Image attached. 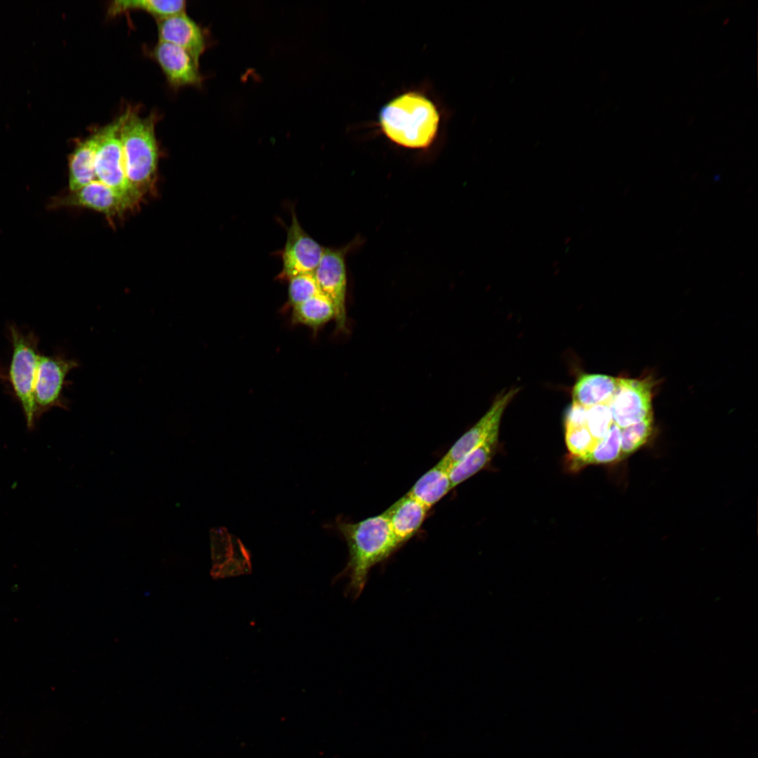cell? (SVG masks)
Masks as SVG:
<instances>
[{
  "label": "cell",
  "instance_id": "obj_1",
  "mask_svg": "<svg viewBox=\"0 0 758 758\" xmlns=\"http://www.w3.org/2000/svg\"><path fill=\"white\" fill-rule=\"evenodd\" d=\"M337 527L349 550L346 573L348 592L358 597L371 568L390 557L399 547L385 513L357 522L338 521Z\"/></svg>",
  "mask_w": 758,
  "mask_h": 758
},
{
  "label": "cell",
  "instance_id": "obj_2",
  "mask_svg": "<svg viewBox=\"0 0 758 758\" xmlns=\"http://www.w3.org/2000/svg\"><path fill=\"white\" fill-rule=\"evenodd\" d=\"M383 133L394 142L409 148H425L434 140L439 114L434 103L417 92L401 94L380 112Z\"/></svg>",
  "mask_w": 758,
  "mask_h": 758
},
{
  "label": "cell",
  "instance_id": "obj_3",
  "mask_svg": "<svg viewBox=\"0 0 758 758\" xmlns=\"http://www.w3.org/2000/svg\"><path fill=\"white\" fill-rule=\"evenodd\" d=\"M120 128V137L128 180L142 198L154 185L158 168L159 151L155 134L157 116L150 113L142 117L128 107Z\"/></svg>",
  "mask_w": 758,
  "mask_h": 758
},
{
  "label": "cell",
  "instance_id": "obj_4",
  "mask_svg": "<svg viewBox=\"0 0 758 758\" xmlns=\"http://www.w3.org/2000/svg\"><path fill=\"white\" fill-rule=\"evenodd\" d=\"M8 328L12 345L8 380L13 394L22 406L27 427L33 429L36 421L34 385L41 354L38 349L39 338L34 332H24L13 324L8 325Z\"/></svg>",
  "mask_w": 758,
  "mask_h": 758
},
{
  "label": "cell",
  "instance_id": "obj_5",
  "mask_svg": "<svg viewBox=\"0 0 758 758\" xmlns=\"http://www.w3.org/2000/svg\"><path fill=\"white\" fill-rule=\"evenodd\" d=\"M123 112L117 119L98 128L95 173L98 180L112 187L135 206L142 197L133 189L126 175L120 128Z\"/></svg>",
  "mask_w": 758,
  "mask_h": 758
},
{
  "label": "cell",
  "instance_id": "obj_6",
  "mask_svg": "<svg viewBox=\"0 0 758 758\" xmlns=\"http://www.w3.org/2000/svg\"><path fill=\"white\" fill-rule=\"evenodd\" d=\"M79 366L77 361L63 354L39 355L34 385L36 420L53 407L68 409V400L63 395L69 383L66 378Z\"/></svg>",
  "mask_w": 758,
  "mask_h": 758
},
{
  "label": "cell",
  "instance_id": "obj_7",
  "mask_svg": "<svg viewBox=\"0 0 758 758\" xmlns=\"http://www.w3.org/2000/svg\"><path fill=\"white\" fill-rule=\"evenodd\" d=\"M135 205L112 187L95 180L83 187L52 197L47 208H82L104 215L108 219L124 215Z\"/></svg>",
  "mask_w": 758,
  "mask_h": 758
},
{
  "label": "cell",
  "instance_id": "obj_8",
  "mask_svg": "<svg viewBox=\"0 0 758 758\" xmlns=\"http://www.w3.org/2000/svg\"><path fill=\"white\" fill-rule=\"evenodd\" d=\"M324 248L302 227L291 209V223L286 228V239L281 253L282 267L277 279H288L305 273H313L322 256Z\"/></svg>",
  "mask_w": 758,
  "mask_h": 758
},
{
  "label": "cell",
  "instance_id": "obj_9",
  "mask_svg": "<svg viewBox=\"0 0 758 758\" xmlns=\"http://www.w3.org/2000/svg\"><path fill=\"white\" fill-rule=\"evenodd\" d=\"M320 291L331 301L335 312L334 321L338 331L347 328V273L344 252L325 248L313 272Z\"/></svg>",
  "mask_w": 758,
  "mask_h": 758
},
{
  "label": "cell",
  "instance_id": "obj_10",
  "mask_svg": "<svg viewBox=\"0 0 758 758\" xmlns=\"http://www.w3.org/2000/svg\"><path fill=\"white\" fill-rule=\"evenodd\" d=\"M651 389L650 381L618 378L608 404L613 423L624 428L651 417Z\"/></svg>",
  "mask_w": 758,
  "mask_h": 758
},
{
  "label": "cell",
  "instance_id": "obj_11",
  "mask_svg": "<svg viewBox=\"0 0 758 758\" xmlns=\"http://www.w3.org/2000/svg\"><path fill=\"white\" fill-rule=\"evenodd\" d=\"M517 392L518 389L514 388L498 394L488 411L453 444L441 460L450 468L489 437L499 434L503 413Z\"/></svg>",
  "mask_w": 758,
  "mask_h": 758
},
{
  "label": "cell",
  "instance_id": "obj_12",
  "mask_svg": "<svg viewBox=\"0 0 758 758\" xmlns=\"http://www.w3.org/2000/svg\"><path fill=\"white\" fill-rule=\"evenodd\" d=\"M151 55L173 88L201 84L199 63L182 48L159 41L152 50Z\"/></svg>",
  "mask_w": 758,
  "mask_h": 758
},
{
  "label": "cell",
  "instance_id": "obj_13",
  "mask_svg": "<svg viewBox=\"0 0 758 758\" xmlns=\"http://www.w3.org/2000/svg\"><path fill=\"white\" fill-rule=\"evenodd\" d=\"M157 32L159 41L182 48L199 63L206 39L200 26L185 12L157 20Z\"/></svg>",
  "mask_w": 758,
  "mask_h": 758
},
{
  "label": "cell",
  "instance_id": "obj_14",
  "mask_svg": "<svg viewBox=\"0 0 758 758\" xmlns=\"http://www.w3.org/2000/svg\"><path fill=\"white\" fill-rule=\"evenodd\" d=\"M428 510L406 493L384 512L399 546L410 540L418 532L426 518Z\"/></svg>",
  "mask_w": 758,
  "mask_h": 758
},
{
  "label": "cell",
  "instance_id": "obj_15",
  "mask_svg": "<svg viewBox=\"0 0 758 758\" xmlns=\"http://www.w3.org/2000/svg\"><path fill=\"white\" fill-rule=\"evenodd\" d=\"M98 142V129L80 140L68 158L69 192L77 190L98 180L95 155Z\"/></svg>",
  "mask_w": 758,
  "mask_h": 758
},
{
  "label": "cell",
  "instance_id": "obj_16",
  "mask_svg": "<svg viewBox=\"0 0 758 758\" xmlns=\"http://www.w3.org/2000/svg\"><path fill=\"white\" fill-rule=\"evenodd\" d=\"M452 488L449 466L440 460L417 480L407 493L430 510Z\"/></svg>",
  "mask_w": 758,
  "mask_h": 758
},
{
  "label": "cell",
  "instance_id": "obj_17",
  "mask_svg": "<svg viewBox=\"0 0 758 758\" xmlns=\"http://www.w3.org/2000/svg\"><path fill=\"white\" fill-rule=\"evenodd\" d=\"M618 378L602 374L582 375L574 385L573 403L586 408L607 404L616 390Z\"/></svg>",
  "mask_w": 758,
  "mask_h": 758
},
{
  "label": "cell",
  "instance_id": "obj_18",
  "mask_svg": "<svg viewBox=\"0 0 758 758\" xmlns=\"http://www.w3.org/2000/svg\"><path fill=\"white\" fill-rule=\"evenodd\" d=\"M335 312L331 301L321 292L291 308V323L302 325L317 332L322 326L334 320Z\"/></svg>",
  "mask_w": 758,
  "mask_h": 758
},
{
  "label": "cell",
  "instance_id": "obj_19",
  "mask_svg": "<svg viewBox=\"0 0 758 758\" xmlns=\"http://www.w3.org/2000/svg\"><path fill=\"white\" fill-rule=\"evenodd\" d=\"M498 434L489 437L449 468L453 488L484 468L495 453Z\"/></svg>",
  "mask_w": 758,
  "mask_h": 758
},
{
  "label": "cell",
  "instance_id": "obj_20",
  "mask_svg": "<svg viewBox=\"0 0 758 758\" xmlns=\"http://www.w3.org/2000/svg\"><path fill=\"white\" fill-rule=\"evenodd\" d=\"M620 459V428L613 423L606 434L590 453L582 457L570 456L568 460L570 469L576 471L588 465L609 463Z\"/></svg>",
  "mask_w": 758,
  "mask_h": 758
},
{
  "label": "cell",
  "instance_id": "obj_21",
  "mask_svg": "<svg viewBox=\"0 0 758 758\" xmlns=\"http://www.w3.org/2000/svg\"><path fill=\"white\" fill-rule=\"evenodd\" d=\"M186 1L184 0H115L111 1L107 13L114 16L120 13L132 10H143L157 20L185 12Z\"/></svg>",
  "mask_w": 758,
  "mask_h": 758
},
{
  "label": "cell",
  "instance_id": "obj_22",
  "mask_svg": "<svg viewBox=\"0 0 758 758\" xmlns=\"http://www.w3.org/2000/svg\"><path fill=\"white\" fill-rule=\"evenodd\" d=\"M287 281L286 309H291L321 292L313 273L298 274Z\"/></svg>",
  "mask_w": 758,
  "mask_h": 758
},
{
  "label": "cell",
  "instance_id": "obj_23",
  "mask_svg": "<svg viewBox=\"0 0 758 758\" xmlns=\"http://www.w3.org/2000/svg\"><path fill=\"white\" fill-rule=\"evenodd\" d=\"M652 423L651 416L641 422L620 428L622 458L632 454L647 441L652 432Z\"/></svg>",
  "mask_w": 758,
  "mask_h": 758
},
{
  "label": "cell",
  "instance_id": "obj_24",
  "mask_svg": "<svg viewBox=\"0 0 758 758\" xmlns=\"http://www.w3.org/2000/svg\"><path fill=\"white\" fill-rule=\"evenodd\" d=\"M613 423L612 414L607 404H599L587 408L586 427L597 441L606 434Z\"/></svg>",
  "mask_w": 758,
  "mask_h": 758
},
{
  "label": "cell",
  "instance_id": "obj_25",
  "mask_svg": "<svg viewBox=\"0 0 758 758\" xmlns=\"http://www.w3.org/2000/svg\"><path fill=\"white\" fill-rule=\"evenodd\" d=\"M565 441L570 456L572 457L585 456L597 443L585 426L566 428Z\"/></svg>",
  "mask_w": 758,
  "mask_h": 758
},
{
  "label": "cell",
  "instance_id": "obj_26",
  "mask_svg": "<svg viewBox=\"0 0 758 758\" xmlns=\"http://www.w3.org/2000/svg\"><path fill=\"white\" fill-rule=\"evenodd\" d=\"M587 408L573 404L568 407L564 417V428L586 427Z\"/></svg>",
  "mask_w": 758,
  "mask_h": 758
}]
</instances>
